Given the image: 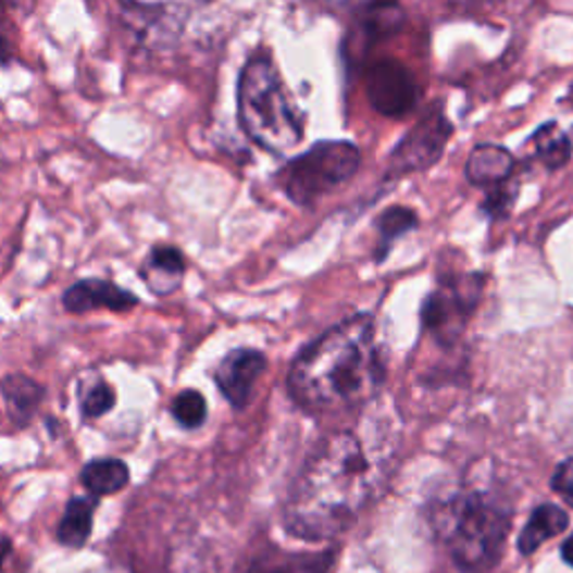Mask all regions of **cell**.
I'll list each match as a JSON object with an SVG mask.
<instances>
[{"mask_svg": "<svg viewBox=\"0 0 573 573\" xmlns=\"http://www.w3.org/2000/svg\"><path fill=\"white\" fill-rule=\"evenodd\" d=\"M560 553H562V560H564L569 566H573V533H571V536L562 543Z\"/></svg>", "mask_w": 573, "mask_h": 573, "instance_id": "cb8c5ba5", "label": "cell"}, {"mask_svg": "<svg viewBox=\"0 0 573 573\" xmlns=\"http://www.w3.org/2000/svg\"><path fill=\"white\" fill-rule=\"evenodd\" d=\"M450 137L452 124L439 108H433L408 130V135L390 152L386 179H401L406 175L431 169L444 155Z\"/></svg>", "mask_w": 573, "mask_h": 573, "instance_id": "52a82bcc", "label": "cell"}, {"mask_svg": "<svg viewBox=\"0 0 573 573\" xmlns=\"http://www.w3.org/2000/svg\"><path fill=\"white\" fill-rule=\"evenodd\" d=\"M528 146L549 171H558L571 160V141L556 122H549L533 133Z\"/></svg>", "mask_w": 573, "mask_h": 573, "instance_id": "5bb4252c", "label": "cell"}, {"mask_svg": "<svg viewBox=\"0 0 573 573\" xmlns=\"http://www.w3.org/2000/svg\"><path fill=\"white\" fill-rule=\"evenodd\" d=\"M130 479L128 466L120 460H95L82 471V482L92 495L120 493Z\"/></svg>", "mask_w": 573, "mask_h": 573, "instance_id": "2e32d148", "label": "cell"}, {"mask_svg": "<svg viewBox=\"0 0 573 573\" xmlns=\"http://www.w3.org/2000/svg\"><path fill=\"white\" fill-rule=\"evenodd\" d=\"M266 370V359L258 350L240 348L228 352L215 370V384L224 399L234 408H245L251 401L258 378Z\"/></svg>", "mask_w": 573, "mask_h": 573, "instance_id": "9c48e42d", "label": "cell"}, {"mask_svg": "<svg viewBox=\"0 0 573 573\" xmlns=\"http://www.w3.org/2000/svg\"><path fill=\"white\" fill-rule=\"evenodd\" d=\"M393 469L386 428L327 435L298 473L285 507L291 536L310 543L336 538L384 490Z\"/></svg>", "mask_w": 573, "mask_h": 573, "instance_id": "6da1fadb", "label": "cell"}, {"mask_svg": "<svg viewBox=\"0 0 573 573\" xmlns=\"http://www.w3.org/2000/svg\"><path fill=\"white\" fill-rule=\"evenodd\" d=\"M566 101L573 105V86H571V92H569V97H566Z\"/></svg>", "mask_w": 573, "mask_h": 573, "instance_id": "4316f807", "label": "cell"}, {"mask_svg": "<svg viewBox=\"0 0 573 573\" xmlns=\"http://www.w3.org/2000/svg\"><path fill=\"white\" fill-rule=\"evenodd\" d=\"M10 551H12V545H10V540H8V538H0V566H3L5 558L10 556Z\"/></svg>", "mask_w": 573, "mask_h": 573, "instance_id": "484cf974", "label": "cell"}, {"mask_svg": "<svg viewBox=\"0 0 573 573\" xmlns=\"http://www.w3.org/2000/svg\"><path fill=\"white\" fill-rule=\"evenodd\" d=\"M12 57V48H10V43H8V38L3 36V34H0V61H8Z\"/></svg>", "mask_w": 573, "mask_h": 573, "instance_id": "d4e9b609", "label": "cell"}, {"mask_svg": "<svg viewBox=\"0 0 573 573\" xmlns=\"http://www.w3.org/2000/svg\"><path fill=\"white\" fill-rule=\"evenodd\" d=\"M92 515L95 502L88 498H74L70 500L63 520L59 524V543L65 547H84L90 531H92Z\"/></svg>", "mask_w": 573, "mask_h": 573, "instance_id": "9a60e30c", "label": "cell"}, {"mask_svg": "<svg viewBox=\"0 0 573 573\" xmlns=\"http://www.w3.org/2000/svg\"><path fill=\"white\" fill-rule=\"evenodd\" d=\"M249 573H294L289 564H281V562H260L256 564Z\"/></svg>", "mask_w": 573, "mask_h": 573, "instance_id": "603a6c76", "label": "cell"}, {"mask_svg": "<svg viewBox=\"0 0 573 573\" xmlns=\"http://www.w3.org/2000/svg\"><path fill=\"white\" fill-rule=\"evenodd\" d=\"M238 120L247 137L276 158H285L302 139L298 110L266 54L251 57L240 74Z\"/></svg>", "mask_w": 573, "mask_h": 573, "instance_id": "277c9868", "label": "cell"}, {"mask_svg": "<svg viewBox=\"0 0 573 573\" xmlns=\"http://www.w3.org/2000/svg\"><path fill=\"white\" fill-rule=\"evenodd\" d=\"M419 217L414 211L403 207H393L384 211L376 220V232H378V247H376V260L381 262L388 253L395 240L406 236L412 228H416Z\"/></svg>", "mask_w": 573, "mask_h": 573, "instance_id": "ac0fdd59", "label": "cell"}, {"mask_svg": "<svg viewBox=\"0 0 573 573\" xmlns=\"http://www.w3.org/2000/svg\"><path fill=\"white\" fill-rule=\"evenodd\" d=\"M3 393L14 422L25 424L32 412L43 401V388L25 376H8L3 381Z\"/></svg>", "mask_w": 573, "mask_h": 573, "instance_id": "e0dca14e", "label": "cell"}, {"mask_svg": "<svg viewBox=\"0 0 573 573\" xmlns=\"http://www.w3.org/2000/svg\"><path fill=\"white\" fill-rule=\"evenodd\" d=\"M511 522V507L475 486L452 493L433 509L439 543L452 562L469 573H484L500 562Z\"/></svg>", "mask_w": 573, "mask_h": 573, "instance_id": "3957f363", "label": "cell"}, {"mask_svg": "<svg viewBox=\"0 0 573 573\" xmlns=\"http://www.w3.org/2000/svg\"><path fill=\"white\" fill-rule=\"evenodd\" d=\"M551 488L573 509V457L571 460H564L556 469V473L551 477Z\"/></svg>", "mask_w": 573, "mask_h": 573, "instance_id": "7402d4cb", "label": "cell"}, {"mask_svg": "<svg viewBox=\"0 0 573 573\" xmlns=\"http://www.w3.org/2000/svg\"><path fill=\"white\" fill-rule=\"evenodd\" d=\"M63 304H65V310L72 314H84L97 308L112 310V312H126L135 308L137 296L120 289L114 283L90 278V281H82V283L72 285L63 294Z\"/></svg>", "mask_w": 573, "mask_h": 573, "instance_id": "30bf717a", "label": "cell"}, {"mask_svg": "<svg viewBox=\"0 0 573 573\" xmlns=\"http://www.w3.org/2000/svg\"><path fill=\"white\" fill-rule=\"evenodd\" d=\"M482 294V276L457 274L441 283L424 302L422 319L426 329L441 346H454L466 329L469 316L477 308Z\"/></svg>", "mask_w": 573, "mask_h": 573, "instance_id": "8992f818", "label": "cell"}, {"mask_svg": "<svg viewBox=\"0 0 573 573\" xmlns=\"http://www.w3.org/2000/svg\"><path fill=\"white\" fill-rule=\"evenodd\" d=\"M79 403H82V412L86 416H101L114 406V390H112V386L105 384V381L97 378L88 388L82 390Z\"/></svg>", "mask_w": 573, "mask_h": 573, "instance_id": "ffe728a7", "label": "cell"}, {"mask_svg": "<svg viewBox=\"0 0 573 573\" xmlns=\"http://www.w3.org/2000/svg\"><path fill=\"white\" fill-rule=\"evenodd\" d=\"M515 160L511 152L498 144H479L473 148L466 162V177L473 186H482L486 194L511 182Z\"/></svg>", "mask_w": 573, "mask_h": 573, "instance_id": "8fae6325", "label": "cell"}, {"mask_svg": "<svg viewBox=\"0 0 573 573\" xmlns=\"http://www.w3.org/2000/svg\"><path fill=\"white\" fill-rule=\"evenodd\" d=\"M386 378L374 319L357 314L302 348L289 370V395L308 412H346L372 401Z\"/></svg>", "mask_w": 573, "mask_h": 573, "instance_id": "7a4b0ae2", "label": "cell"}, {"mask_svg": "<svg viewBox=\"0 0 573 573\" xmlns=\"http://www.w3.org/2000/svg\"><path fill=\"white\" fill-rule=\"evenodd\" d=\"M518 194H520V186L518 182H507L505 186L500 188H493L486 194V202H484V211L488 215H495V217H500V215H507L511 211V207L515 204L518 200Z\"/></svg>", "mask_w": 573, "mask_h": 573, "instance_id": "44dd1931", "label": "cell"}, {"mask_svg": "<svg viewBox=\"0 0 573 573\" xmlns=\"http://www.w3.org/2000/svg\"><path fill=\"white\" fill-rule=\"evenodd\" d=\"M368 99L386 117H401L416 105L419 92L412 74L397 61H378L365 76Z\"/></svg>", "mask_w": 573, "mask_h": 573, "instance_id": "ba28073f", "label": "cell"}, {"mask_svg": "<svg viewBox=\"0 0 573 573\" xmlns=\"http://www.w3.org/2000/svg\"><path fill=\"white\" fill-rule=\"evenodd\" d=\"M361 150L350 141H321L294 158L278 173V184L287 198L300 207H310L340 184L357 175Z\"/></svg>", "mask_w": 573, "mask_h": 573, "instance_id": "5b68a950", "label": "cell"}, {"mask_svg": "<svg viewBox=\"0 0 573 573\" xmlns=\"http://www.w3.org/2000/svg\"><path fill=\"white\" fill-rule=\"evenodd\" d=\"M171 412L184 428H200L207 419V401L198 390H184L173 399Z\"/></svg>", "mask_w": 573, "mask_h": 573, "instance_id": "d6986e66", "label": "cell"}, {"mask_svg": "<svg viewBox=\"0 0 573 573\" xmlns=\"http://www.w3.org/2000/svg\"><path fill=\"white\" fill-rule=\"evenodd\" d=\"M569 526V515L558 505H540L536 511L531 513L526 526L522 528L518 538V549L524 556L536 553L547 540L560 536V533Z\"/></svg>", "mask_w": 573, "mask_h": 573, "instance_id": "7c38bea8", "label": "cell"}, {"mask_svg": "<svg viewBox=\"0 0 573 573\" xmlns=\"http://www.w3.org/2000/svg\"><path fill=\"white\" fill-rule=\"evenodd\" d=\"M141 276L148 281L152 291L169 294L179 285L184 276V258L173 247H155Z\"/></svg>", "mask_w": 573, "mask_h": 573, "instance_id": "4fadbf2b", "label": "cell"}]
</instances>
